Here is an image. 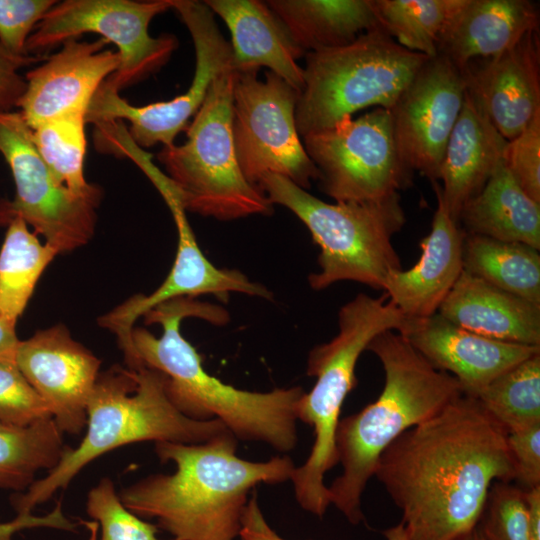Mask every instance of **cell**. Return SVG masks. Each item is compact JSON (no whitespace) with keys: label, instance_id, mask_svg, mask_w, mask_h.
I'll return each instance as SVG.
<instances>
[{"label":"cell","instance_id":"obj_1","mask_svg":"<svg viewBox=\"0 0 540 540\" xmlns=\"http://www.w3.org/2000/svg\"><path fill=\"white\" fill-rule=\"evenodd\" d=\"M506 435L462 394L385 449L374 476L401 510L407 540H462L478 528L492 484L514 480Z\"/></svg>","mask_w":540,"mask_h":540},{"label":"cell","instance_id":"obj_2","mask_svg":"<svg viewBox=\"0 0 540 540\" xmlns=\"http://www.w3.org/2000/svg\"><path fill=\"white\" fill-rule=\"evenodd\" d=\"M237 441L227 430L202 443L156 442L158 458L176 470L123 488L122 503L139 517L156 519L174 540H234L250 492L290 480L296 467L286 455L240 458Z\"/></svg>","mask_w":540,"mask_h":540},{"label":"cell","instance_id":"obj_3","mask_svg":"<svg viewBox=\"0 0 540 540\" xmlns=\"http://www.w3.org/2000/svg\"><path fill=\"white\" fill-rule=\"evenodd\" d=\"M144 316L149 324H161L162 335L133 328V345L144 366L166 375L167 394L182 414L194 420L218 419L237 440L265 443L281 453L296 447V408L303 388L257 392L224 383L204 369L201 356L181 334L180 324L186 317L224 323L228 316L223 309L182 297Z\"/></svg>","mask_w":540,"mask_h":540},{"label":"cell","instance_id":"obj_4","mask_svg":"<svg viewBox=\"0 0 540 540\" xmlns=\"http://www.w3.org/2000/svg\"><path fill=\"white\" fill-rule=\"evenodd\" d=\"M367 350L381 362L384 385L374 402L339 420L335 445L342 473L328 487L330 505L351 524L364 520L362 494L385 449L463 394L456 378L434 368L399 332L379 334Z\"/></svg>","mask_w":540,"mask_h":540},{"label":"cell","instance_id":"obj_5","mask_svg":"<svg viewBox=\"0 0 540 540\" xmlns=\"http://www.w3.org/2000/svg\"><path fill=\"white\" fill-rule=\"evenodd\" d=\"M167 377L143 366L137 370L113 366L99 374L87 403V431L76 448H65L58 464L35 480L26 492L11 497L20 513H31L80 470L106 452L142 442L202 443L227 431L218 419L194 420L171 402Z\"/></svg>","mask_w":540,"mask_h":540},{"label":"cell","instance_id":"obj_6","mask_svg":"<svg viewBox=\"0 0 540 540\" xmlns=\"http://www.w3.org/2000/svg\"><path fill=\"white\" fill-rule=\"evenodd\" d=\"M408 324L403 314L385 294L371 297L360 293L338 313V333L328 342L314 346L308 355L306 373L315 377L310 392L298 401V421L311 426L314 442L308 458L296 466L291 481L299 505L318 517L330 506L325 474L338 464L336 429L347 395L357 384V361L379 334L402 333Z\"/></svg>","mask_w":540,"mask_h":540},{"label":"cell","instance_id":"obj_7","mask_svg":"<svg viewBox=\"0 0 540 540\" xmlns=\"http://www.w3.org/2000/svg\"><path fill=\"white\" fill-rule=\"evenodd\" d=\"M257 185L273 205L296 215L319 247V271L308 277L312 289L354 281L382 290L387 277L403 269L392 243L406 223L399 193L380 201L330 204L277 174H265Z\"/></svg>","mask_w":540,"mask_h":540},{"label":"cell","instance_id":"obj_8","mask_svg":"<svg viewBox=\"0 0 540 540\" xmlns=\"http://www.w3.org/2000/svg\"><path fill=\"white\" fill-rule=\"evenodd\" d=\"M236 71L218 75L186 128L187 140L163 146L157 159L164 165L185 209L220 221L270 215L273 204L243 175L232 133Z\"/></svg>","mask_w":540,"mask_h":540},{"label":"cell","instance_id":"obj_9","mask_svg":"<svg viewBox=\"0 0 540 540\" xmlns=\"http://www.w3.org/2000/svg\"><path fill=\"white\" fill-rule=\"evenodd\" d=\"M295 109L301 137L368 107L389 110L429 58L400 46L380 28L349 44L308 52Z\"/></svg>","mask_w":540,"mask_h":540},{"label":"cell","instance_id":"obj_10","mask_svg":"<svg viewBox=\"0 0 540 540\" xmlns=\"http://www.w3.org/2000/svg\"><path fill=\"white\" fill-rule=\"evenodd\" d=\"M173 0H65L44 15L26 43V53L44 50L97 33L118 47L120 65L101 87L118 92L160 69L178 47L174 35L152 37V19L172 8Z\"/></svg>","mask_w":540,"mask_h":540},{"label":"cell","instance_id":"obj_11","mask_svg":"<svg viewBox=\"0 0 540 540\" xmlns=\"http://www.w3.org/2000/svg\"><path fill=\"white\" fill-rule=\"evenodd\" d=\"M304 148L323 193L335 202L380 201L409 187L413 172L401 160L390 112L377 107L306 134Z\"/></svg>","mask_w":540,"mask_h":540},{"label":"cell","instance_id":"obj_12","mask_svg":"<svg viewBox=\"0 0 540 540\" xmlns=\"http://www.w3.org/2000/svg\"><path fill=\"white\" fill-rule=\"evenodd\" d=\"M236 72L232 133L235 153L248 182L257 185L265 174H277L302 189L318 180L296 126L299 92L271 71Z\"/></svg>","mask_w":540,"mask_h":540},{"label":"cell","instance_id":"obj_13","mask_svg":"<svg viewBox=\"0 0 540 540\" xmlns=\"http://www.w3.org/2000/svg\"><path fill=\"white\" fill-rule=\"evenodd\" d=\"M0 154L8 164L16 193L0 201V225L21 218L59 253L86 244L93 236L102 195L78 196L60 184L38 153L32 130L20 112H0Z\"/></svg>","mask_w":540,"mask_h":540},{"label":"cell","instance_id":"obj_14","mask_svg":"<svg viewBox=\"0 0 540 540\" xmlns=\"http://www.w3.org/2000/svg\"><path fill=\"white\" fill-rule=\"evenodd\" d=\"M172 9L186 25L195 48V73L188 90L172 100L137 107L118 92L100 86L87 109L86 123L126 119L130 123L128 134L140 148L158 143L171 146L203 104L215 78L234 70L231 45L204 1L173 0Z\"/></svg>","mask_w":540,"mask_h":540},{"label":"cell","instance_id":"obj_15","mask_svg":"<svg viewBox=\"0 0 540 540\" xmlns=\"http://www.w3.org/2000/svg\"><path fill=\"white\" fill-rule=\"evenodd\" d=\"M466 89L463 71L438 54L424 62L389 109L401 160L431 182L437 181Z\"/></svg>","mask_w":540,"mask_h":540},{"label":"cell","instance_id":"obj_16","mask_svg":"<svg viewBox=\"0 0 540 540\" xmlns=\"http://www.w3.org/2000/svg\"><path fill=\"white\" fill-rule=\"evenodd\" d=\"M170 208L178 232L175 261L164 282L150 295L138 294L114 310L100 317L99 324L118 337L127 367H143L132 340L136 319L154 307L182 297L212 294L222 299L230 293H242L253 297L271 299L272 293L264 285L250 280L236 269H221L213 265L201 251L185 209L173 189L161 193Z\"/></svg>","mask_w":540,"mask_h":540},{"label":"cell","instance_id":"obj_17","mask_svg":"<svg viewBox=\"0 0 540 540\" xmlns=\"http://www.w3.org/2000/svg\"><path fill=\"white\" fill-rule=\"evenodd\" d=\"M15 362L47 403L62 433L80 434L101 361L66 327L56 325L20 341Z\"/></svg>","mask_w":540,"mask_h":540},{"label":"cell","instance_id":"obj_18","mask_svg":"<svg viewBox=\"0 0 540 540\" xmlns=\"http://www.w3.org/2000/svg\"><path fill=\"white\" fill-rule=\"evenodd\" d=\"M106 44L104 38L69 39L59 52L26 73L18 108L31 129L65 114L87 112L100 86L120 65L118 52L102 50Z\"/></svg>","mask_w":540,"mask_h":540},{"label":"cell","instance_id":"obj_19","mask_svg":"<svg viewBox=\"0 0 540 540\" xmlns=\"http://www.w3.org/2000/svg\"><path fill=\"white\" fill-rule=\"evenodd\" d=\"M469 94L506 139L519 135L540 113L538 30L505 52L462 69Z\"/></svg>","mask_w":540,"mask_h":540},{"label":"cell","instance_id":"obj_20","mask_svg":"<svg viewBox=\"0 0 540 540\" xmlns=\"http://www.w3.org/2000/svg\"><path fill=\"white\" fill-rule=\"evenodd\" d=\"M400 334L434 368L456 378L464 395L474 398L497 376L540 353V346L487 338L456 326L438 313L408 320Z\"/></svg>","mask_w":540,"mask_h":540},{"label":"cell","instance_id":"obj_21","mask_svg":"<svg viewBox=\"0 0 540 540\" xmlns=\"http://www.w3.org/2000/svg\"><path fill=\"white\" fill-rule=\"evenodd\" d=\"M437 209L429 234L420 242L418 262L408 270L392 272L382 291L408 320L438 312L463 271L465 232L445 209L435 191Z\"/></svg>","mask_w":540,"mask_h":540},{"label":"cell","instance_id":"obj_22","mask_svg":"<svg viewBox=\"0 0 540 540\" xmlns=\"http://www.w3.org/2000/svg\"><path fill=\"white\" fill-rule=\"evenodd\" d=\"M507 142L466 89L437 181H432L434 191L454 220L459 222L464 206L481 191L503 161Z\"/></svg>","mask_w":540,"mask_h":540},{"label":"cell","instance_id":"obj_23","mask_svg":"<svg viewBox=\"0 0 540 540\" xmlns=\"http://www.w3.org/2000/svg\"><path fill=\"white\" fill-rule=\"evenodd\" d=\"M231 33L233 68L236 72L267 67L299 93L304 70L297 60L306 55L293 41L281 20L259 0H206Z\"/></svg>","mask_w":540,"mask_h":540},{"label":"cell","instance_id":"obj_24","mask_svg":"<svg viewBox=\"0 0 540 540\" xmlns=\"http://www.w3.org/2000/svg\"><path fill=\"white\" fill-rule=\"evenodd\" d=\"M539 13L527 0H465L444 28L438 54L461 70L477 58H493L538 30Z\"/></svg>","mask_w":540,"mask_h":540},{"label":"cell","instance_id":"obj_25","mask_svg":"<svg viewBox=\"0 0 540 540\" xmlns=\"http://www.w3.org/2000/svg\"><path fill=\"white\" fill-rule=\"evenodd\" d=\"M437 313L456 326L487 338L540 346V305L464 270Z\"/></svg>","mask_w":540,"mask_h":540},{"label":"cell","instance_id":"obj_26","mask_svg":"<svg viewBox=\"0 0 540 540\" xmlns=\"http://www.w3.org/2000/svg\"><path fill=\"white\" fill-rule=\"evenodd\" d=\"M459 223L466 234L540 249V203L522 190L504 161L464 206Z\"/></svg>","mask_w":540,"mask_h":540},{"label":"cell","instance_id":"obj_27","mask_svg":"<svg viewBox=\"0 0 540 540\" xmlns=\"http://www.w3.org/2000/svg\"><path fill=\"white\" fill-rule=\"evenodd\" d=\"M295 44L308 52L343 46L380 28L371 0H268Z\"/></svg>","mask_w":540,"mask_h":540},{"label":"cell","instance_id":"obj_28","mask_svg":"<svg viewBox=\"0 0 540 540\" xmlns=\"http://www.w3.org/2000/svg\"><path fill=\"white\" fill-rule=\"evenodd\" d=\"M462 260L467 273L540 305L539 250L523 243L465 234Z\"/></svg>","mask_w":540,"mask_h":540},{"label":"cell","instance_id":"obj_29","mask_svg":"<svg viewBox=\"0 0 540 540\" xmlns=\"http://www.w3.org/2000/svg\"><path fill=\"white\" fill-rule=\"evenodd\" d=\"M57 254L49 244H41L21 218L7 224L0 250V317L17 322L41 274Z\"/></svg>","mask_w":540,"mask_h":540},{"label":"cell","instance_id":"obj_30","mask_svg":"<svg viewBox=\"0 0 540 540\" xmlns=\"http://www.w3.org/2000/svg\"><path fill=\"white\" fill-rule=\"evenodd\" d=\"M65 448L52 417L28 427L0 424V489L27 490L39 470L58 464Z\"/></svg>","mask_w":540,"mask_h":540},{"label":"cell","instance_id":"obj_31","mask_svg":"<svg viewBox=\"0 0 540 540\" xmlns=\"http://www.w3.org/2000/svg\"><path fill=\"white\" fill-rule=\"evenodd\" d=\"M465 0H371L379 27L400 46L429 58Z\"/></svg>","mask_w":540,"mask_h":540},{"label":"cell","instance_id":"obj_32","mask_svg":"<svg viewBox=\"0 0 540 540\" xmlns=\"http://www.w3.org/2000/svg\"><path fill=\"white\" fill-rule=\"evenodd\" d=\"M86 113L65 114L42 122L32 130L41 158L55 179L72 193L90 197L102 195L100 187L84 176Z\"/></svg>","mask_w":540,"mask_h":540},{"label":"cell","instance_id":"obj_33","mask_svg":"<svg viewBox=\"0 0 540 540\" xmlns=\"http://www.w3.org/2000/svg\"><path fill=\"white\" fill-rule=\"evenodd\" d=\"M475 398L506 433L540 424V353L497 376Z\"/></svg>","mask_w":540,"mask_h":540},{"label":"cell","instance_id":"obj_34","mask_svg":"<svg viewBox=\"0 0 540 540\" xmlns=\"http://www.w3.org/2000/svg\"><path fill=\"white\" fill-rule=\"evenodd\" d=\"M86 509L95 520L81 521L89 531L88 540H162L154 524L124 506L109 478H103L89 491Z\"/></svg>","mask_w":540,"mask_h":540},{"label":"cell","instance_id":"obj_35","mask_svg":"<svg viewBox=\"0 0 540 540\" xmlns=\"http://www.w3.org/2000/svg\"><path fill=\"white\" fill-rule=\"evenodd\" d=\"M480 522L485 540H528L526 490L510 482L493 483Z\"/></svg>","mask_w":540,"mask_h":540},{"label":"cell","instance_id":"obj_36","mask_svg":"<svg viewBox=\"0 0 540 540\" xmlns=\"http://www.w3.org/2000/svg\"><path fill=\"white\" fill-rule=\"evenodd\" d=\"M51 412L14 361H0V424L28 427Z\"/></svg>","mask_w":540,"mask_h":540},{"label":"cell","instance_id":"obj_37","mask_svg":"<svg viewBox=\"0 0 540 540\" xmlns=\"http://www.w3.org/2000/svg\"><path fill=\"white\" fill-rule=\"evenodd\" d=\"M503 161L522 190L540 203V113L508 140Z\"/></svg>","mask_w":540,"mask_h":540},{"label":"cell","instance_id":"obj_38","mask_svg":"<svg viewBox=\"0 0 540 540\" xmlns=\"http://www.w3.org/2000/svg\"><path fill=\"white\" fill-rule=\"evenodd\" d=\"M57 3L54 0H0V44L11 54L28 55L31 32Z\"/></svg>","mask_w":540,"mask_h":540},{"label":"cell","instance_id":"obj_39","mask_svg":"<svg viewBox=\"0 0 540 540\" xmlns=\"http://www.w3.org/2000/svg\"><path fill=\"white\" fill-rule=\"evenodd\" d=\"M514 480L524 490L540 486V424L507 433Z\"/></svg>","mask_w":540,"mask_h":540},{"label":"cell","instance_id":"obj_40","mask_svg":"<svg viewBox=\"0 0 540 540\" xmlns=\"http://www.w3.org/2000/svg\"><path fill=\"white\" fill-rule=\"evenodd\" d=\"M32 55L17 56L8 52L0 44V112H12L26 90L25 77L20 68L35 62Z\"/></svg>","mask_w":540,"mask_h":540},{"label":"cell","instance_id":"obj_41","mask_svg":"<svg viewBox=\"0 0 540 540\" xmlns=\"http://www.w3.org/2000/svg\"><path fill=\"white\" fill-rule=\"evenodd\" d=\"M39 527L75 531L77 524L64 515L62 503L58 501L54 509L46 515L36 516L32 513H20L13 520L0 523V540H13V536L17 532Z\"/></svg>","mask_w":540,"mask_h":540},{"label":"cell","instance_id":"obj_42","mask_svg":"<svg viewBox=\"0 0 540 540\" xmlns=\"http://www.w3.org/2000/svg\"><path fill=\"white\" fill-rule=\"evenodd\" d=\"M240 540H284L267 523L254 492L245 507L238 534Z\"/></svg>","mask_w":540,"mask_h":540},{"label":"cell","instance_id":"obj_43","mask_svg":"<svg viewBox=\"0 0 540 540\" xmlns=\"http://www.w3.org/2000/svg\"><path fill=\"white\" fill-rule=\"evenodd\" d=\"M16 322L0 317V361H14L20 340L15 331Z\"/></svg>","mask_w":540,"mask_h":540},{"label":"cell","instance_id":"obj_44","mask_svg":"<svg viewBox=\"0 0 540 540\" xmlns=\"http://www.w3.org/2000/svg\"><path fill=\"white\" fill-rule=\"evenodd\" d=\"M529 508L528 540H540V486L526 491Z\"/></svg>","mask_w":540,"mask_h":540},{"label":"cell","instance_id":"obj_45","mask_svg":"<svg viewBox=\"0 0 540 540\" xmlns=\"http://www.w3.org/2000/svg\"><path fill=\"white\" fill-rule=\"evenodd\" d=\"M385 540H407L402 522L383 531Z\"/></svg>","mask_w":540,"mask_h":540},{"label":"cell","instance_id":"obj_46","mask_svg":"<svg viewBox=\"0 0 540 540\" xmlns=\"http://www.w3.org/2000/svg\"><path fill=\"white\" fill-rule=\"evenodd\" d=\"M462 540H485L479 528Z\"/></svg>","mask_w":540,"mask_h":540}]
</instances>
